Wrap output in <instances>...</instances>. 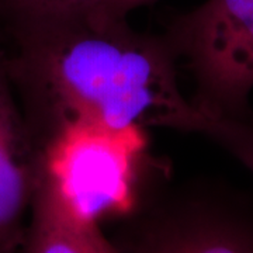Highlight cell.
<instances>
[{
  "mask_svg": "<svg viewBox=\"0 0 253 253\" xmlns=\"http://www.w3.org/2000/svg\"><path fill=\"white\" fill-rule=\"evenodd\" d=\"M7 71L37 145L71 123L191 132L200 111L181 93L166 37L126 17L46 23L7 38Z\"/></svg>",
  "mask_w": 253,
  "mask_h": 253,
  "instance_id": "obj_1",
  "label": "cell"
},
{
  "mask_svg": "<svg viewBox=\"0 0 253 253\" xmlns=\"http://www.w3.org/2000/svg\"><path fill=\"white\" fill-rule=\"evenodd\" d=\"M145 128L71 123L40 145V177L82 218L101 225L132 212L158 184Z\"/></svg>",
  "mask_w": 253,
  "mask_h": 253,
  "instance_id": "obj_2",
  "label": "cell"
},
{
  "mask_svg": "<svg viewBox=\"0 0 253 253\" xmlns=\"http://www.w3.org/2000/svg\"><path fill=\"white\" fill-rule=\"evenodd\" d=\"M110 239L118 253H253V200L208 179L158 186Z\"/></svg>",
  "mask_w": 253,
  "mask_h": 253,
  "instance_id": "obj_3",
  "label": "cell"
},
{
  "mask_svg": "<svg viewBox=\"0 0 253 253\" xmlns=\"http://www.w3.org/2000/svg\"><path fill=\"white\" fill-rule=\"evenodd\" d=\"M163 36L193 76L200 113L253 123V0H206Z\"/></svg>",
  "mask_w": 253,
  "mask_h": 253,
  "instance_id": "obj_4",
  "label": "cell"
},
{
  "mask_svg": "<svg viewBox=\"0 0 253 253\" xmlns=\"http://www.w3.org/2000/svg\"><path fill=\"white\" fill-rule=\"evenodd\" d=\"M40 176V148L18 104L0 44V253H20Z\"/></svg>",
  "mask_w": 253,
  "mask_h": 253,
  "instance_id": "obj_5",
  "label": "cell"
},
{
  "mask_svg": "<svg viewBox=\"0 0 253 253\" xmlns=\"http://www.w3.org/2000/svg\"><path fill=\"white\" fill-rule=\"evenodd\" d=\"M20 253H118L101 225L82 218L38 176Z\"/></svg>",
  "mask_w": 253,
  "mask_h": 253,
  "instance_id": "obj_6",
  "label": "cell"
},
{
  "mask_svg": "<svg viewBox=\"0 0 253 253\" xmlns=\"http://www.w3.org/2000/svg\"><path fill=\"white\" fill-rule=\"evenodd\" d=\"M121 0H0V34L11 36L46 23L89 16H116Z\"/></svg>",
  "mask_w": 253,
  "mask_h": 253,
  "instance_id": "obj_7",
  "label": "cell"
},
{
  "mask_svg": "<svg viewBox=\"0 0 253 253\" xmlns=\"http://www.w3.org/2000/svg\"><path fill=\"white\" fill-rule=\"evenodd\" d=\"M193 132L207 136L253 173V123L200 113Z\"/></svg>",
  "mask_w": 253,
  "mask_h": 253,
  "instance_id": "obj_8",
  "label": "cell"
},
{
  "mask_svg": "<svg viewBox=\"0 0 253 253\" xmlns=\"http://www.w3.org/2000/svg\"><path fill=\"white\" fill-rule=\"evenodd\" d=\"M156 0H121L120 3V13L123 17H128L129 13H132L134 10L154 4Z\"/></svg>",
  "mask_w": 253,
  "mask_h": 253,
  "instance_id": "obj_9",
  "label": "cell"
},
{
  "mask_svg": "<svg viewBox=\"0 0 253 253\" xmlns=\"http://www.w3.org/2000/svg\"><path fill=\"white\" fill-rule=\"evenodd\" d=\"M0 44H3V38H1V34H0Z\"/></svg>",
  "mask_w": 253,
  "mask_h": 253,
  "instance_id": "obj_10",
  "label": "cell"
}]
</instances>
